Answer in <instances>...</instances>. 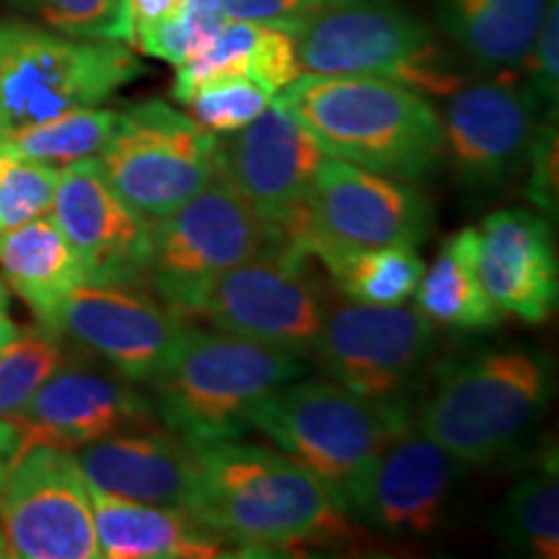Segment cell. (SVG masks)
<instances>
[{
	"label": "cell",
	"mask_w": 559,
	"mask_h": 559,
	"mask_svg": "<svg viewBox=\"0 0 559 559\" xmlns=\"http://www.w3.org/2000/svg\"><path fill=\"white\" fill-rule=\"evenodd\" d=\"M200 479L190 513L243 555L340 542L347 515L309 469L285 453L239 440L198 445Z\"/></svg>",
	"instance_id": "obj_1"
},
{
	"label": "cell",
	"mask_w": 559,
	"mask_h": 559,
	"mask_svg": "<svg viewBox=\"0 0 559 559\" xmlns=\"http://www.w3.org/2000/svg\"><path fill=\"white\" fill-rule=\"evenodd\" d=\"M275 99L311 132L326 156L402 181L443 164V128L423 94L370 75L300 73Z\"/></svg>",
	"instance_id": "obj_2"
},
{
	"label": "cell",
	"mask_w": 559,
	"mask_h": 559,
	"mask_svg": "<svg viewBox=\"0 0 559 559\" xmlns=\"http://www.w3.org/2000/svg\"><path fill=\"white\" fill-rule=\"evenodd\" d=\"M304 358L221 330L185 326L148 386L153 412L166 430L192 445L239 440L249 412L270 391L304 379Z\"/></svg>",
	"instance_id": "obj_3"
},
{
	"label": "cell",
	"mask_w": 559,
	"mask_h": 559,
	"mask_svg": "<svg viewBox=\"0 0 559 559\" xmlns=\"http://www.w3.org/2000/svg\"><path fill=\"white\" fill-rule=\"evenodd\" d=\"M409 428L415 412L404 394L366 396L337 381H290L249 412V430L309 469L340 508L370 464Z\"/></svg>",
	"instance_id": "obj_4"
},
{
	"label": "cell",
	"mask_w": 559,
	"mask_h": 559,
	"mask_svg": "<svg viewBox=\"0 0 559 559\" xmlns=\"http://www.w3.org/2000/svg\"><path fill=\"white\" fill-rule=\"evenodd\" d=\"M555 376L534 349H487L451 362L419 407L415 428L464 466L506 459L547 415Z\"/></svg>",
	"instance_id": "obj_5"
},
{
	"label": "cell",
	"mask_w": 559,
	"mask_h": 559,
	"mask_svg": "<svg viewBox=\"0 0 559 559\" xmlns=\"http://www.w3.org/2000/svg\"><path fill=\"white\" fill-rule=\"evenodd\" d=\"M290 37L304 73L370 75L419 94L464 83L436 32L400 0H321Z\"/></svg>",
	"instance_id": "obj_6"
},
{
	"label": "cell",
	"mask_w": 559,
	"mask_h": 559,
	"mask_svg": "<svg viewBox=\"0 0 559 559\" xmlns=\"http://www.w3.org/2000/svg\"><path fill=\"white\" fill-rule=\"evenodd\" d=\"M143 73L122 41L75 39L24 21L0 24V138L99 107Z\"/></svg>",
	"instance_id": "obj_7"
},
{
	"label": "cell",
	"mask_w": 559,
	"mask_h": 559,
	"mask_svg": "<svg viewBox=\"0 0 559 559\" xmlns=\"http://www.w3.org/2000/svg\"><path fill=\"white\" fill-rule=\"evenodd\" d=\"M288 247L283 230L260 215L215 174L177 210L151 221L145 283L181 319H190L202 293L223 272L251 257Z\"/></svg>",
	"instance_id": "obj_8"
},
{
	"label": "cell",
	"mask_w": 559,
	"mask_h": 559,
	"mask_svg": "<svg viewBox=\"0 0 559 559\" xmlns=\"http://www.w3.org/2000/svg\"><path fill=\"white\" fill-rule=\"evenodd\" d=\"M430 228V202L409 181L326 156L304 207L280 230L296 254L321 260L342 249H417Z\"/></svg>",
	"instance_id": "obj_9"
},
{
	"label": "cell",
	"mask_w": 559,
	"mask_h": 559,
	"mask_svg": "<svg viewBox=\"0 0 559 559\" xmlns=\"http://www.w3.org/2000/svg\"><path fill=\"white\" fill-rule=\"evenodd\" d=\"M215 140L164 102L120 111L115 135L96 156L104 179L135 213L156 221L215 177Z\"/></svg>",
	"instance_id": "obj_10"
},
{
	"label": "cell",
	"mask_w": 559,
	"mask_h": 559,
	"mask_svg": "<svg viewBox=\"0 0 559 559\" xmlns=\"http://www.w3.org/2000/svg\"><path fill=\"white\" fill-rule=\"evenodd\" d=\"M306 262L309 257L290 247L251 257L202 293L192 317L207 319L221 332L311 358L330 300Z\"/></svg>",
	"instance_id": "obj_11"
},
{
	"label": "cell",
	"mask_w": 559,
	"mask_h": 559,
	"mask_svg": "<svg viewBox=\"0 0 559 559\" xmlns=\"http://www.w3.org/2000/svg\"><path fill=\"white\" fill-rule=\"evenodd\" d=\"M5 555L21 559H99L88 481L66 449L32 445L0 485Z\"/></svg>",
	"instance_id": "obj_12"
},
{
	"label": "cell",
	"mask_w": 559,
	"mask_h": 559,
	"mask_svg": "<svg viewBox=\"0 0 559 559\" xmlns=\"http://www.w3.org/2000/svg\"><path fill=\"white\" fill-rule=\"evenodd\" d=\"M436 347V330L415 306L330 304L311 358L342 386L400 396Z\"/></svg>",
	"instance_id": "obj_13"
},
{
	"label": "cell",
	"mask_w": 559,
	"mask_h": 559,
	"mask_svg": "<svg viewBox=\"0 0 559 559\" xmlns=\"http://www.w3.org/2000/svg\"><path fill=\"white\" fill-rule=\"evenodd\" d=\"M326 153L277 99L247 128L215 140V174L262 221L283 228L309 198Z\"/></svg>",
	"instance_id": "obj_14"
},
{
	"label": "cell",
	"mask_w": 559,
	"mask_h": 559,
	"mask_svg": "<svg viewBox=\"0 0 559 559\" xmlns=\"http://www.w3.org/2000/svg\"><path fill=\"white\" fill-rule=\"evenodd\" d=\"M185 326L179 313L140 285L111 283H81L52 321V332L86 347L132 383H148L158 373Z\"/></svg>",
	"instance_id": "obj_15"
},
{
	"label": "cell",
	"mask_w": 559,
	"mask_h": 559,
	"mask_svg": "<svg viewBox=\"0 0 559 559\" xmlns=\"http://www.w3.org/2000/svg\"><path fill=\"white\" fill-rule=\"evenodd\" d=\"M464 464L409 428L349 489L345 515L396 539H423L445 521Z\"/></svg>",
	"instance_id": "obj_16"
},
{
	"label": "cell",
	"mask_w": 559,
	"mask_h": 559,
	"mask_svg": "<svg viewBox=\"0 0 559 559\" xmlns=\"http://www.w3.org/2000/svg\"><path fill=\"white\" fill-rule=\"evenodd\" d=\"M547 115L526 83L515 75L461 86L449 94L443 128V158L461 181L492 187L526 164L536 130Z\"/></svg>",
	"instance_id": "obj_17"
},
{
	"label": "cell",
	"mask_w": 559,
	"mask_h": 559,
	"mask_svg": "<svg viewBox=\"0 0 559 559\" xmlns=\"http://www.w3.org/2000/svg\"><path fill=\"white\" fill-rule=\"evenodd\" d=\"M50 213L79 257L86 283H145L151 221L111 190L99 160L60 166Z\"/></svg>",
	"instance_id": "obj_18"
},
{
	"label": "cell",
	"mask_w": 559,
	"mask_h": 559,
	"mask_svg": "<svg viewBox=\"0 0 559 559\" xmlns=\"http://www.w3.org/2000/svg\"><path fill=\"white\" fill-rule=\"evenodd\" d=\"M26 445L83 449L115 432L153 425L156 412L145 394L115 370L62 366L9 417Z\"/></svg>",
	"instance_id": "obj_19"
},
{
	"label": "cell",
	"mask_w": 559,
	"mask_h": 559,
	"mask_svg": "<svg viewBox=\"0 0 559 559\" xmlns=\"http://www.w3.org/2000/svg\"><path fill=\"white\" fill-rule=\"evenodd\" d=\"M479 234V277L502 313L544 324L557 309L559 264L549 221L523 207L487 215Z\"/></svg>",
	"instance_id": "obj_20"
},
{
	"label": "cell",
	"mask_w": 559,
	"mask_h": 559,
	"mask_svg": "<svg viewBox=\"0 0 559 559\" xmlns=\"http://www.w3.org/2000/svg\"><path fill=\"white\" fill-rule=\"evenodd\" d=\"M91 487L153 506L192 508L198 495V445L164 425H145L83 445L79 456Z\"/></svg>",
	"instance_id": "obj_21"
},
{
	"label": "cell",
	"mask_w": 559,
	"mask_h": 559,
	"mask_svg": "<svg viewBox=\"0 0 559 559\" xmlns=\"http://www.w3.org/2000/svg\"><path fill=\"white\" fill-rule=\"evenodd\" d=\"M96 542L107 559L234 557L228 544L187 508L153 506L88 485Z\"/></svg>",
	"instance_id": "obj_22"
},
{
	"label": "cell",
	"mask_w": 559,
	"mask_h": 559,
	"mask_svg": "<svg viewBox=\"0 0 559 559\" xmlns=\"http://www.w3.org/2000/svg\"><path fill=\"white\" fill-rule=\"evenodd\" d=\"M440 32L474 68L492 75H515L551 0H432Z\"/></svg>",
	"instance_id": "obj_23"
},
{
	"label": "cell",
	"mask_w": 559,
	"mask_h": 559,
	"mask_svg": "<svg viewBox=\"0 0 559 559\" xmlns=\"http://www.w3.org/2000/svg\"><path fill=\"white\" fill-rule=\"evenodd\" d=\"M0 270L5 285L47 330L70 293L86 283L79 257L52 215H39L0 236Z\"/></svg>",
	"instance_id": "obj_24"
},
{
	"label": "cell",
	"mask_w": 559,
	"mask_h": 559,
	"mask_svg": "<svg viewBox=\"0 0 559 559\" xmlns=\"http://www.w3.org/2000/svg\"><path fill=\"white\" fill-rule=\"evenodd\" d=\"M300 70L296 45L288 32L275 26L251 24V21L228 19L198 58L177 68L171 94L174 99L185 102L187 94L202 81L221 79V75H247L260 81L272 94L293 83Z\"/></svg>",
	"instance_id": "obj_25"
},
{
	"label": "cell",
	"mask_w": 559,
	"mask_h": 559,
	"mask_svg": "<svg viewBox=\"0 0 559 559\" xmlns=\"http://www.w3.org/2000/svg\"><path fill=\"white\" fill-rule=\"evenodd\" d=\"M415 309L430 324L461 332H485L500 324L502 311L487 296L479 277L477 228H461L445 239L419 277Z\"/></svg>",
	"instance_id": "obj_26"
},
{
	"label": "cell",
	"mask_w": 559,
	"mask_h": 559,
	"mask_svg": "<svg viewBox=\"0 0 559 559\" xmlns=\"http://www.w3.org/2000/svg\"><path fill=\"white\" fill-rule=\"evenodd\" d=\"M319 262L342 296L373 306H400L409 300L425 272L415 247L342 249L324 254Z\"/></svg>",
	"instance_id": "obj_27"
},
{
	"label": "cell",
	"mask_w": 559,
	"mask_h": 559,
	"mask_svg": "<svg viewBox=\"0 0 559 559\" xmlns=\"http://www.w3.org/2000/svg\"><path fill=\"white\" fill-rule=\"evenodd\" d=\"M495 531L510 551L523 557H559V481L555 464H544L510 489Z\"/></svg>",
	"instance_id": "obj_28"
},
{
	"label": "cell",
	"mask_w": 559,
	"mask_h": 559,
	"mask_svg": "<svg viewBox=\"0 0 559 559\" xmlns=\"http://www.w3.org/2000/svg\"><path fill=\"white\" fill-rule=\"evenodd\" d=\"M117 122H120L117 109L86 107L0 138V143L21 156L60 169L73 160L99 156L109 138L115 135Z\"/></svg>",
	"instance_id": "obj_29"
},
{
	"label": "cell",
	"mask_w": 559,
	"mask_h": 559,
	"mask_svg": "<svg viewBox=\"0 0 559 559\" xmlns=\"http://www.w3.org/2000/svg\"><path fill=\"white\" fill-rule=\"evenodd\" d=\"M66 362L68 355L58 332L47 326L29 332L16 330L0 347V417H11L24 407Z\"/></svg>",
	"instance_id": "obj_30"
},
{
	"label": "cell",
	"mask_w": 559,
	"mask_h": 559,
	"mask_svg": "<svg viewBox=\"0 0 559 559\" xmlns=\"http://www.w3.org/2000/svg\"><path fill=\"white\" fill-rule=\"evenodd\" d=\"M228 19L218 0H181L171 16L138 34L132 47L179 68L198 58L210 41L218 37Z\"/></svg>",
	"instance_id": "obj_31"
},
{
	"label": "cell",
	"mask_w": 559,
	"mask_h": 559,
	"mask_svg": "<svg viewBox=\"0 0 559 559\" xmlns=\"http://www.w3.org/2000/svg\"><path fill=\"white\" fill-rule=\"evenodd\" d=\"M272 102L275 94L247 75H221V79L202 81L185 99L192 120L213 135H228L247 128Z\"/></svg>",
	"instance_id": "obj_32"
},
{
	"label": "cell",
	"mask_w": 559,
	"mask_h": 559,
	"mask_svg": "<svg viewBox=\"0 0 559 559\" xmlns=\"http://www.w3.org/2000/svg\"><path fill=\"white\" fill-rule=\"evenodd\" d=\"M58 190V166L41 164L0 143V236L47 215Z\"/></svg>",
	"instance_id": "obj_33"
},
{
	"label": "cell",
	"mask_w": 559,
	"mask_h": 559,
	"mask_svg": "<svg viewBox=\"0 0 559 559\" xmlns=\"http://www.w3.org/2000/svg\"><path fill=\"white\" fill-rule=\"evenodd\" d=\"M39 16L55 32L75 39L122 41L130 45V3L128 0H32Z\"/></svg>",
	"instance_id": "obj_34"
},
{
	"label": "cell",
	"mask_w": 559,
	"mask_h": 559,
	"mask_svg": "<svg viewBox=\"0 0 559 559\" xmlns=\"http://www.w3.org/2000/svg\"><path fill=\"white\" fill-rule=\"evenodd\" d=\"M526 88L547 115H557L559 102V0H551L526 62Z\"/></svg>",
	"instance_id": "obj_35"
},
{
	"label": "cell",
	"mask_w": 559,
	"mask_h": 559,
	"mask_svg": "<svg viewBox=\"0 0 559 559\" xmlns=\"http://www.w3.org/2000/svg\"><path fill=\"white\" fill-rule=\"evenodd\" d=\"M528 198L544 213H557V117H544L528 151Z\"/></svg>",
	"instance_id": "obj_36"
},
{
	"label": "cell",
	"mask_w": 559,
	"mask_h": 559,
	"mask_svg": "<svg viewBox=\"0 0 559 559\" xmlns=\"http://www.w3.org/2000/svg\"><path fill=\"white\" fill-rule=\"evenodd\" d=\"M230 19L293 32L321 0H218Z\"/></svg>",
	"instance_id": "obj_37"
},
{
	"label": "cell",
	"mask_w": 559,
	"mask_h": 559,
	"mask_svg": "<svg viewBox=\"0 0 559 559\" xmlns=\"http://www.w3.org/2000/svg\"><path fill=\"white\" fill-rule=\"evenodd\" d=\"M130 3V26H132V39L138 34H143L151 26H156L166 16H171L179 9L181 0H128ZM130 39V45H132Z\"/></svg>",
	"instance_id": "obj_38"
},
{
	"label": "cell",
	"mask_w": 559,
	"mask_h": 559,
	"mask_svg": "<svg viewBox=\"0 0 559 559\" xmlns=\"http://www.w3.org/2000/svg\"><path fill=\"white\" fill-rule=\"evenodd\" d=\"M26 449L29 445H26L24 432L9 417H0V485H3L13 466H16V461L24 456Z\"/></svg>",
	"instance_id": "obj_39"
},
{
	"label": "cell",
	"mask_w": 559,
	"mask_h": 559,
	"mask_svg": "<svg viewBox=\"0 0 559 559\" xmlns=\"http://www.w3.org/2000/svg\"><path fill=\"white\" fill-rule=\"evenodd\" d=\"M11 330H16V324H13L9 317V298H0V332H11Z\"/></svg>",
	"instance_id": "obj_40"
},
{
	"label": "cell",
	"mask_w": 559,
	"mask_h": 559,
	"mask_svg": "<svg viewBox=\"0 0 559 559\" xmlns=\"http://www.w3.org/2000/svg\"><path fill=\"white\" fill-rule=\"evenodd\" d=\"M13 334H16V330H11V332H0V347H3L5 342H9V340L13 337Z\"/></svg>",
	"instance_id": "obj_41"
},
{
	"label": "cell",
	"mask_w": 559,
	"mask_h": 559,
	"mask_svg": "<svg viewBox=\"0 0 559 559\" xmlns=\"http://www.w3.org/2000/svg\"><path fill=\"white\" fill-rule=\"evenodd\" d=\"M0 557H9V555H5V542H3V534H0Z\"/></svg>",
	"instance_id": "obj_42"
},
{
	"label": "cell",
	"mask_w": 559,
	"mask_h": 559,
	"mask_svg": "<svg viewBox=\"0 0 559 559\" xmlns=\"http://www.w3.org/2000/svg\"><path fill=\"white\" fill-rule=\"evenodd\" d=\"M0 298H9V290H5V285H3V280H0Z\"/></svg>",
	"instance_id": "obj_43"
}]
</instances>
